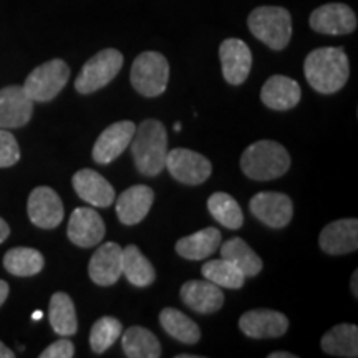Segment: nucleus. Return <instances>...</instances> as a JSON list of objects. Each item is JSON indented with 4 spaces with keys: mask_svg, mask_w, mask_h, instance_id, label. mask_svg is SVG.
Returning <instances> with one entry per match:
<instances>
[{
    "mask_svg": "<svg viewBox=\"0 0 358 358\" xmlns=\"http://www.w3.org/2000/svg\"><path fill=\"white\" fill-rule=\"evenodd\" d=\"M20 148L15 136L7 129L0 128V168H10L19 163Z\"/></svg>",
    "mask_w": 358,
    "mask_h": 358,
    "instance_id": "obj_34",
    "label": "nucleus"
},
{
    "mask_svg": "<svg viewBox=\"0 0 358 358\" xmlns=\"http://www.w3.org/2000/svg\"><path fill=\"white\" fill-rule=\"evenodd\" d=\"M208 209L214 221L222 224L227 229H239L244 224L243 209L237 201L227 192H214L208 199Z\"/></svg>",
    "mask_w": 358,
    "mask_h": 358,
    "instance_id": "obj_31",
    "label": "nucleus"
},
{
    "mask_svg": "<svg viewBox=\"0 0 358 358\" xmlns=\"http://www.w3.org/2000/svg\"><path fill=\"white\" fill-rule=\"evenodd\" d=\"M302 90L295 80L284 77V75H272L264 83L261 92V100L267 108L275 111L292 110L301 101Z\"/></svg>",
    "mask_w": 358,
    "mask_h": 358,
    "instance_id": "obj_22",
    "label": "nucleus"
},
{
    "mask_svg": "<svg viewBox=\"0 0 358 358\" xmlns=\"http://www.w3.org/2000/svg\"><path fill=\"white\" fill-rule=\"evenodd\" d=\"M123 324L115 317H101L90 330V347L95 353H105L122 337Z\"/></svg>",
    "mask_w": 358,
    "mask_h": 358,
    "instance_id": "obj_33",
    "label": "nucleus"
},
{
    "mask_svg": "<svg viewBox=\"0 0 358 358\" xmlns=\"http://www.w3.org/2000/svg\"><path fill=\"white\" fill-rule=\"evenodd\" d=\"M122 345L128 358H158L161 357V343L151 330L134 325L123 334Z\"/></svg>",
    "mask_w": 358,
    "mask_h": 358,
    "instance_id": "obj_27",
    "label": "nucleus"
},
{
    "mask_svg": "<svg viewBox=\"0 0 358 358\" xmlns=\"http://www.w3.org/2000/svg\"><path fill=\"white\" fill-rule=\"evenodd\" d=\"M159 322L161 327L164 329V332L171 335L173 338H176L178 342L186 343V345H194V343L199 342V327L196 325V322H192L189 317L185 315L182 312H179L178 308H163L159 313Z\"/></svg>",
    "mask_w": 358,
    "mask_h": 358,
    "instance_id": "obj_29",
    "label": "nucleus"
},
{
    "mask_svg": "<svg viewBox=\"0 0 358 358\" xmlns=\"http://www.w3.org/2000/svg\"><path fill=\"white\" fill-rule=\"evenodd\" d=\"M45 259L42 252L32 248H13L3 256V267L8 274L17 277H30L42 272Z\"/></svg>",
    "mask_w": 358,
    "mask_h": 358,
    "instance_id": "obj_30",
    "label": "nucleus"
},
{
    "mask_svg": "<svg viewBox=\"0 0 358 358\" xmlns=\"http://www.w3.org/2000/svg\"><path fill=\"white\" fill-rule=\"evenodd\" d=\"M174 131H181V123H174Z\"/></svg>",
    "mask_w": 358,
    "mask_h": 358,
    "instance_id": "obj_42",
    "label": "nucleus"
},
{
    "mask_svg": "<svg viewBox=\"0 0 358 358\" xmlns=\"http://www.w3.org/2000/svg\"><path fill=\"white\" fill-rule=\"evenodd\" d=\"M352 292L357 297L358 295V271L353 272V275H352Z\"/></svg>",
    "mask_w": 358,
    "mask_h": 358,
    "instance_id": "obj_40",
    "label": "nucleus"
},
{
    "mask_svg": "<svg viewBox=\"0 0 358 358\" xmlns=\"http://www.w3.org/2000/svg\"><path fill=\"white\" fill-rule=\"evenodd\" d=\"M250 34L272 50H284L292 37V17L284 7L262 6L250 12Z\"/></svg>",
    "mask_w": 358,
    "mask_h": 358,
    "instance_id": "obj_4",
    "label": "nucleus"
},
{
    "mask_svg": "<svg viewBox=\"0 0 358 358\" xmlns=\"http://www.w3.org/2000/svg\"><path fill=\"white\" fill-rule=\"evenodd\" d=\"M221 257L234 264L245 277H256L262 271V259L241 237H232L219 245Z\"/></svg>",
    "mask_w": 358,
    "mask_h": 358,
    "instance_id": "obj_26",
    "label": "nucleus"
},
{
    "mask_svg": "<svg viewBox=\"0 0 358 358\" xmlns=\"http://www.w3.org/2000/svg\"><path fill=\"white\" fill-rule=\"evenodd\" d=\"M106 227L100 214L93 208H77L69 221V239L78 248H93L105 237Z\"/></svg>",
    "mask_w": 358,
    "mask_h": 358,
    "instance_id": "obj_17",
    "label": "nucleus"
},
{
    "mask_svg": "<svg viewBox=\"0 0 358 358\" xmlns=\"http://www.w3.org/2000/svg\"><path fill=\"white\" fill-rule=\"evenodd\" d=\"M268 358H297V355L289 352H272L268 353Z\"/></svg>",
    "mask_w": 358,
    "mask_h": 358,
    "instance_id": "obj_39",
    "label": "nucleus"
},
{
    "mask_svg": "<svg viewBox=\"0 0 358 358\" xmlns=\"http://www.w3.org/2000/svg\"><path fill=\"white\" fill-rule=\"evenodd\" d=\"M155 201V192L145 185L128 187L116 199V214L127 226H134L148 216Z\"/></svg>",
    "mask_w": 358,
    "mask_h": 358,
    "instance_id": "obj_20",
    "label": "nucleus"
},
{
    "mask_svg": "<svg viewBox=\"0 0 358 358\" xmlns=\"http://www.w3.org/2000/svg\"><path fill=\"white\" fill-rule=\"evenodd\" d=\"M250 213L262 224L274 229H282L292 221L294 204L292 199L284 192L262 191L257 192L249 203Z\"/></svg>",
    "mask_w": 358,
    "mask_h": 358,
    "instance_id": "obj_9",
    "label": "nucleus"
},
{
    "mask_svg": "<svg viewBox=\"0 0 358 358\" xmlns=\"http://www.w3.org/2000/svg\"><path fill=\"white\" fill-rule=\"evenodd\" d=\"M8 292H10V289H8L7 282L6 280H0V307H2L3 302L7 301Z\"/></svg>",
    "mask_w": 358,
    "mask_h": 358,
    "instance_id": "obj_37",
    "label": "nucleus"
},
{
    "mask_svg": "<svg viewBox=\"0 0 358 358\" xmlns=\"http://www.w3.org/2000/svg\"><path fill=\"white\" fill-rule=\"evenodd\" d=\"M181 301L191 310L213 313L224 306V292L211 280H187L181 287Z\"/></svg>",
    "mask_w": 358,
    "mask_h": 358,
    "instance_id": "obj_21",
    "label": "nucleus"
},
{
    "mask_svg": "<svg viewBox=\"0 0 358 358\" xmlns=\"http://www.w3.org/2000/svg\"><path fill=\"white\" fill-rule=\"evenodd\" d=\"M123 275H127L128 282L134 287H148L156 279L155 267L145 257L138 245H127L123 249Z\"/></svg>",
    "mask_w": 358,
    "mask_h": 358,
    "instance_id": "obj_28",
    "label": "nucleus"
},
{
    "mask_svg": "<svg viewBox=\"0 0 358 358\" xmlns=\"http://www.w3.org/2000/svg\"><path fill=\"white\" fill-rule=\"evenodd\" d=\"M303 73L310 87L322 95H332L345 87L350 64L343 48L324 47L312 50L303 64Z\"/></svg>",
    "mask_w": 358,
    "mask_h": 358,
    "instance_id": "obj_1",
    "label": "nucleus"
},
{
    "mask_svg": "<svg viewBox=\"0 0 358 358\" xmlns=\"http://www.w3.org/2000/svg\"><path fill=\"white\" fill-rule=\"evenodd\" d=\"M222 75L229 85H243L248 80L252 66V53L250 48L239 38L224 40L219 47Z\"/></svg>",
    "mask_w": 358,
    "mask_h": 358,
    "instance_id": "obj_16",
    "label": "nucleus"
},
{
    "mask_svg": "<svg viewBox=\"0 0 358 358\" xmlns=\"http://www.w3.org/2000/svg\"><path fill=\"white\" fill-rule=\"evenodd\" d=\"M75 357V347L69 338H60L40 353V358H71Z\"/></svg>",
    "mask_w": 358,
    "mask_h": 358,
    "instance_id": "obj_35",
    "label": "nucleus"
},
{
    "mask_svg": "<svg viewBox=\"0 0 358 358\" xmlns=\"http://www.w3.org/2000/svg\"><path fill=\"white\" fill-rule=\"evenodd\" d=\"M123 248L116 243H105L95 250L88 264L90 279L101 287H108L123 275Z\"/></svg>",
    "mask_w": 358,
    "mask_h": 358,
    "instance_id": "obj_14",
    "label": "nucleus"
},
{
    "mask_svg": "<svg viewBox=\"0 0 358 358\" xmlns=\"http://www.w3.org/2000/svg\"><path fill=\"white\" fill-rule=\"evenodd\" d=\"M48 320H50L53 332L60 337H71L77 334V310L69 294L57 292L52 295L50 306H48Z\"/></svg>",
    "mask_w": 358,
    "mask_h": 358,
    "instance_id": "obj_25",
    "label": "nucleus"
},
{
    "mask_svg": "<svg viewBox=\"0 0 358 358\" xmlns=\"http://www.w3.org/2000/svg\"><path fill=\"white\" fill-rule=\"evenodd\" d=\"M129 145L136 169L145 176H158L166 166L168 131L159 120H145L136 127Z\"/></svg>",
    "mask_w": 358,
    "mask_h": 358,
    "instance_id": "obj_2",
    "label": "nucleus"
},
{
    "mask_svg": "<svg viewBox=\"0 0 358 358\" xmlns=\"http://www.w3.org/2000/svg\"><path fill=\"white\" fill-rule=\"evenodd\" d=\"M312 30L325 35H347L357 29V15L345 3H325L308 19Z\"/></svg>",
    "mask_w": 358,
    "mask_h": 358,
    "instance_id": "obj_11",
    "label": "nucleus"
},
{
    "mask_svg": "<svg viewBox=\"0 0 358 358\" xmlns=\"http://www.w3.org/2000/svg\"><path fill=\"white\" fill-rule=\"evenodd\" d=\"M32 319H34V320H40V319H42V312H40V310L35 312L34 315H32Z\"/></svg>",
    "mask_w": 358,
    "mask_h": 358,
    "instance_id": "obj_41",
    "label": "nucleus"
},
{
    "mask_svg": "<svg viewBox=\"0 0 358 358\" xmlns=\"http://www.w3.org/2000/svg\"><path fill=\"white\" fill-rule=\"evenodd\" d=\"M70 78V66L60 58H53L30 71L25 83L22 85L32 101H52Z\"/></svg>",
    "mask_w": 358,
    "mask_h": 358,
    "instance_id": "obj_7",
    "label": "nucleus"
},
{
    "mask_svg": "<svg viewBox=\"0 0 358 358\" xmlns=\"http://www.w3.org/2000/svg\"><path fill=\"white\" fill-rule=\"evenodd\" d=\"M320 249L330 256L352 254L358 249V221L357 219H338L322 229Z\"/></svg>",
    "mask_w": 358,
    "mask_h": 358,
    "instance_id": "obj_18",
    "label": "nucleus"
},
{
    "mask_svg": "<svg viewBox=\"0 0 358 358\" xmlns=\"http://www.w3.org/2000/svg\"><path fill=\"white\" fill-rule=\"evenodd\" d=\"M171 176L182 185L198 186L208 181L213 173V164L206 156L186 148H174L168 151L166 166Z\"/></svg>",
    "mask_w": 358,
    "mask_h": 358,
    "instance_id": "obj_8",
    "label": "nucleus"
},
{
    "mask_svg": "<svg viewBox=\"0 0 358 358\" xmlns=\"http://www.w3.org/2000/svg\"><path fill=\"white\" fill-rule=\"evenodd\" d=\"M201 272H203L206 280H211L221 289H241L245 282L243 272L234 264L222 257L206 262Z\"/></svg>",
    "mask_w": 358,
    "mask_h": 358,
    "instance_id": "obj_32",
    "label": "nucleus"
},
{
    "mask_svg": "<svg viewBox=\"0 0 358 358\" xmlns=\"http://www.w3.org/2000/svg\"><path fill=\"white\" fill-rule=\"evenodd\" d=\"M27 213H29L30 221L40 229H55L65 216L60 196L48 186H38L30 192Z\"/></svg>",
    "mask_w": 358,
    "mask_h": 358,
    "instance_id": "obj_10",
    "label": "nucleus"
},
{
    "mask_svg": "<svg viewBox=\"0 0 358 358\" xmlns=\"http://www.w3.org/2000/svg\"><path fill=\"white\" fill-rule=\"evenodd\" d=\"M133 88L141 96L156 98L163 95L169 80V64L166 57L158 52H143L136 57L131 66Z\"/></svg>",
    "mask_w": 358,
    "mask_h": 358,
    "instance_id": "obj_5",
    "label": "nucleus"
},
{
    "mask_svg": "<svg viewBox=\"0 0 358 358\" xmlns=\"http://www.w3.org/2000/svg\"><path fill=\"white\" fill-rule=\"evenodd\" d=\"M239 329L249 338H275L289 330V319L282 312L256 308L241 315Z\"/></svg>",
    "mask_w": 358,
    "mask_h": 358,
    "instance_id": "obj_12",
    "label": "nucleus"
},
{
    "mask_svg": "<svg viewBox=\"0 0 358 358\" xmlns=\"http://www.w3.org/2000/svg\"><path fill=\"white\" fill-rule=\"evenodd\" d=\"M34 115V101L24 87L10 85L0 90V128H22Z\"/></svg>",
    "mask_w": 358,
    "mask_h": 358,
    "instance_id": "obj_15",
    "label": "nucleus"
},
{
    "mask_svg": "<svg viewBox=\"0 0 358 358\" xmlns=\"http://www.w3.org/2000/svg\"><path fill=\"white\" fill-rule=\"evenodd\" d=\"M71 185H73V189L78 194V198L83 199L90 206L110 208L113 204V186L100 173H96L95 169H80L71 178Z\"/></svg>",
    "mask_w": 358,
    "mask_h": 358,
    "instance_id": "obj_19",
    "label": "nucleus"
},
{
    "mask_svg": "<svg viewBox=\"0 0 358 358\" xmlns=\"http://www.w3.org/2000/svg\"><path fill=\"white\" fill-rule=\"evenodd\" d=\"M123 66V55L116 48H105L92 57L83 65L75 80V88L82 95H90L105 88L120 73Z\"/></svg>",
    "mask_w": 358,
    "mask_h": 358,
    "instance_id": "obj_6",
    "label": "nucleus"
},
{
    "mask_svg": "<svg viewBox=\"0 0 358 358\" xmlns=\"http://www.w3.org/2000/svg\"><path fill=\"white\" fill-rule=\"evenodd\" d=\"M320 347L327 355L355 358L358 355V327L353 324L335 325L322 337Z\"/></svg>",
    "mask_w": 358,
    "mask_h": 358,
    "instance_id": "obj_24",
    "label": "nucleus"
},
{
    "mask_svg": "<svg viewBox=\"0 0 358 358\" xmlns=\"http://www.w3.org/2000/svg\"><path fill=\"white\" fill-rule=\"evenodd\" d=\"M290 168V156L280 143L259 140L244 150L241 169L254 181H271L284 176Z\"/></svg>",
    "mask_w": 358,
    "mask_h": 358,
    "instance_id": "obj_3",
    "label": "nucleus"
},
{
    "mask_svg": "<svg viewBox=\"0 0 358 358\" xmlns=\"http://www.w3.org/2000/svg\"><path fill=\"white\" fill-rule=\"evenodd\" d=\"M13 357H15V353H13L7 345H3V343L0 342V358H13Z\"/></svg>",
    "mask_w": 358,
    "mask_h": 358,
    "instance_id": "obj_38",
    "label": "nucleus"
},
{
    "mask_svg": "<svg viewBox=\"0 0 358 358\" xmlns=\"http://www.w3.org/2000/svg\"><path fill=\"white\" fill-rule=\"evenodd\" d=\"M221 243V232L216 227H206V229L179 239L176 243V252L187 261H203L219 250Z\"/></svg>",
    "mask_w": 358,
    "mask_h": 358,
    "instance_id": "obj_23",
    "label": "nucleus"
},
{
    "mask_svg": "<svg viewBox=\"0 0 358 358\" xmlns=\"http://www.w3.org/2000/svg\"><path fill=\"white\" fill-rule=\"evenodd\" d=\"M8 236H10V227H8V224L0 217V244H2L3 241H7Z\"/></svg>",
    "mask_w": 358,
    "mask_h": 358,
    "instance_id": "obj_36",
    "label": "nucleus"
},
{
    "mask_svg": "<svg viewBox=\"0 0 358 358\" xmlns=\"http://www.w3.org/2000/svg\"><path fill=\"white\" fill-rule=\"evenodd\" d=\"M136 131V124L133 122H116L110 124L103 131L93 146V159L98 164H110L123 155V151L129 146L133 134Z\"/></svg>",
    "mask_w": 358,
    "mask_h": 358,
    "instance_id": "obj_13",
    "label": "nucleus"
}]
</instances>
